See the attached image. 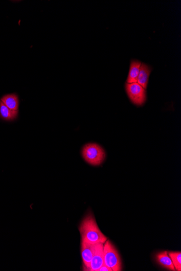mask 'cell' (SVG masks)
<instances>
[{
    "label": "cell",
    "instance_id": "11",
    "mask_svg": "<svg viewBox=\"0 0 181 271\" xmlns=\"http://www.w3.org/2000/svg\"><path fill=\"white\" fill-rule=\"evenodd\" d=\"M157 260L160 265H161L164 268L170 271H176L174 266L173 264L172 259L169 256L167 252L164 251L160 252L157 254Z\"/></svg>",
    "mask_w": 181,
    "mask_h": 271
},
{
    "label": "cell",
    "instance_id": "2",
    "mask_svg": "<svg viewBox=\"0 0 181 271\" xmlns=\"http://www.w3.org/2000/svg\"><path fill=\"white\" fill-rule=\"evenodd\" d=\"M82 156L89 164L99 166L105 159V153L103 148L98 144H89L83 147Z\"/></svg>",
    "mask_w": 181,
    "mask_h": 271
},
{
    "label": "cell",
    "instance_id": "6",
    "mask_svg": "<svg viewBox=\"0 0 181 271\" xmlns=\"http://www.w3.org/2000/svg\"><path fill=\"white\" fill-rule=\"evenodd\" d=\"M94 250V244L82 241L81 253L84 263V271L90 267Z\"/></svg>",
    "mask_w": 181,
    "mask_h": 271
},
{
    "label": "cell",
    "instance_id": "5",
    "mask_svg": "<svg viewBox=\"0 0 181 271\" xmlns=\"http://www.w3.org/2000/svg\"><path fill=\"white\" fill-rule=\"evenodd\" d=\"M104 264V244H94V253L90 267L85 271H97Z\"/></svg>",
    "mask_w": 181,
    "mask_h": 271
},
{
    "label": "cell",
    "instance_id": "9",
    "mask_svg": "<svg viewBox=\"0 0 181 271\" xmlns=\"http://www.w3.org/2000/svg\"><path fill=\"white\" fill-rule=\"evenodd\" d=\"M141 64V62L138 60H133L131 61L130 70L127 79L128 84L137 83L139 69Z\"/></svg>",
    "mask_w": 181,
    "mask_h": 271
},
{
    "label": "cell",
    "instance_id": "4",
    "mask_svg": "<svg viewBox=\"0 0 181 271\" xmlns=\"http://www.w3.org/2000/svg\"><path fill=\"white\" fill-rule=\"evenodd\" d=\"M125 90L129 98L133 103L137 106H141L147 101V92L142 86L137 83L125 84Z\"/></svg>",
    "mask_w": 181,
    "mask_h": 271
},
{
    "label": "cell",
    "instance_id": "12",
    "mask_svg": "<svg viewBox=\"0 0 181 271\" xmlns=\"http://www.w3.org/2000/svg\"><path fill=\"white\" fill-rule=\"evenodd\" d=\"M169 256L172 259L176 271H181V252H170Z\"/></svg>",
    "mask_w": 181,
    "mask_h": 271
},
{
    "label": "cell",
    "instance_id": "1",
    "mask_svg": "<svg viewBox=\"0 0 181 271\" xmlns=\"http://www.w3.org/2000/svg\"><path fill=\"white\" fill-rule=\"evenodd\" d=\"M79 229L83 242L90 244H104L108 240L100 231L96 221L91 214L84 218Z\"/></svg>",
    "mask_w": 181,
    "mask_h": 271
},
{
    "label": "cell",
    "instance_id": "13",
    "mask_svg": "<svg viewBox=\"0 0 181 271\" xmlns=\"http://www.w3.org/2000/svg\"><path fill=\"white\" fill-rule=\"evenodd\" d=\"M97 271H113V270L104 264L102 267H100L97 270Z\"/></svg>",
    "mask_w": 181,
    "mask_h": 271
},
{
    "label": "cell",
    "instance_id": "7",
    "mask_svg": "<svg viewBox=\"0 0 181 271\" xmlns=\"http://www.w3.org/2000/svg\"><path fill=\"white\" fill-rule=\"evenodd\" d=\"M152 68L145 64H142L139 69V72L137 79V83L146 90L148 84L149 75Z\"/></svg>",
    "mask_w": 181,
    "mask_h": 271
},
{
    "label": "cell",
    "instance_id": "8",
    "mask_svg": "<svg viewBox=\"0 0 181 271\" xmlns=\"http://www.w3.org/2000/svg\"><path fill=\"white\" fill-rule=\"evenodd\" d=\"M0 101L10 110L19 112V100L17 94L5 95L2 97Z\"/></svg>",
    "mask_w": 181,
    "mask_h": 271
},
{
    "label": "cell",
    "instance_id": "10",
    "mask_svg": "<svg viewBox=\"0 0 181 271\" xmlns=\"http://www.w3.org/2000/svg\"><path fill=\"white\" fill-rule=\"evenodd\" d=\"M19 112L10 110L0 101V117L5 121H13L17 118Z\"/></svg>",
    "mask_w": 181,
    "mask_h": 271
},
{
    "label": "cell",
    "instance_id": "3",
    "mask_svg": "<svg viewBox=\"0 0 181 271\" xmlns=\"http://www.w3.org/2000/svg\"><path fill=\"white\" fill-rule=\"evenodd\" d=\"M104 261L113 271H122L121 260L117 250L109 240L104 244Z\"/></svg>",
    "mask_w": 181,
    "mask_h": 271
}]
</instances>
